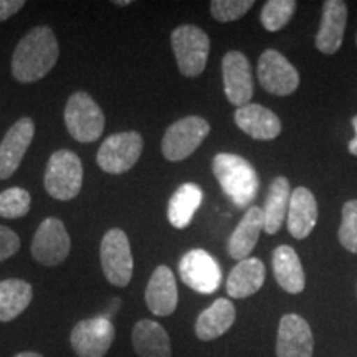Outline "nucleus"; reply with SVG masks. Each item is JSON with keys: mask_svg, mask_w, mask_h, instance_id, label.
Returning a JSON list of instances; mask_svg holds the SVG:
<instances>
[{"mask_svg": "<svg viewBox=\"0 0 357 357\" xmlns=\"http://www.w3.org/2000/svg\"><path fill=\"white\" fill-rule=\"evenodd\" d=\"M25 7L24 0H0V22H6Z\"/></svg>", "mask_w": 357, "mask_h": 357, "instance_id": "nucleus-33", "label": "nucleus"}, {"mask_svg": "<svg viewBox=\"0 0 357 357\" xmlns=\"http://www.w3.org/2000/svg\"><path fill=\"white\" fill-rule=\"evenodd\" d=\"M318 222V202L306 187H296L289 197L287 215L288 231L296 240H305L314 230Z\"/></svg>", "mask_w": 357, "mask_h": 357, "instance_id": "nucleus-19", "label": "nucleus"}, {"mask_svg": "<svg viewBox=\"0 0 357 357\" xmlns=\"http://www.w3.org/2000/svg\"><path fill=\"white\" fill-rule=\"evenodd\" d=\"M258 82L265 91L276 96L291 95L300 86V73L278 50H265L258 60Z\"/></svg>", "mask_w": 357, "mask_h": 357, "instance_id": "nucleus-12", "label": "nucleus"}, {"mask_svg": "<svg viewBox=\"0 0 357 357\" xmlns=\"http://www.w3.org/2000/svg\"><path fill=\"white\" fill-rule=\"evenodd\" d=\"M172 52L178 71L187 78H197L207 66L211 38L197 25H181L171 35Z\"/></svg>", "mask_w": 357, "mask_h": 357, "instance_id": "nucleus-3", "label": "nucleus"}, {"mask_svg": "<svg viewBox=\"0 0 357 357\" xmlns=\"http://www.w3.org/2000/svg\"><path fill=\"white\" fill-rule=\"evenodd\" d=\"M178 275L184 284L200 294L215 293L222 283L220 265L202 248L190 250L181 258Z\"/></svg>", "mask_w": 357, "mask_h": 357, "instance_id": "nucleus-11", "label": "nucleus"}, {"mask_svg": "<svg viewBox=\"0 0 357 357\" xmlns=\"http://www.w3.org/2000/svg\"><path fill=\"white\" fill-rule=\"evenodd\" d=\"M13 357H43L42 354H38V352H32V351H25V352H19L17 356Z\"/></svg>", "mask_w": 357, "mask_h": 357, "instance_id": "nucleus-35", "label": "nucleus"}, {"mask_svg": "<svg viewBox=\"0 0 357 357\" xmlns=\"http://www.w3.org/2000/svg\"><path fill=\"white\" fill-rule=\"evenodd\" d=\"M35 136L32 118H20L0 142V181L12 177L25 158Z\"/></svg>", "mask_w": 357, "mask_h": 357, "instance_id": "nucleus-14", "label": "nucleus"}, {"mask_svg": "<svg viewBox=\"0 0 357 357\" xmlns=\"http://www.w3.org/2000/svg\"><path fill=\"white\" fill-rule=\"evenodd\" d=\"M105 113L86 91H77L68 98L65 106V124L73 139L95 142L105 131Z\"/></svg>", "mask_w": 357, "mask_h": 357, "instance_id": "nucleus-5", "label": "nucleus"}, {"mask_svg": "<svg viewBox=\"0 0 357 357\" xmlns=\"http://www.w3.org/2000/svg\"><path fill=\"white\" fill-rule=\"evenodd\" d=\"M263 230V211L252 205L229 238V255L242 261L252 255Z\"/></svg>", "mask_w": 357, "mask_h": 357, "instance_id": "nucleus-22", "label": "nucleus"}, {"mask_svg": "<svg viewBox=\"0 0 357 357\" xmlns=\"http://www.w3.org/2000/svg\"><path fill=\"white\" fill-rule=\"evenodd\" d=\"M356 42H357V37H356Z\"/></svg>", "mask_w": 357, "mask_h": 357, "instance_id": "nucleus-37", "label": "nucleus"}, {"mask_svg": "<svg viewBox=\"0 0 357 357\" xmlns=\"http://www.w3.org/2000/svg\"><path fill=\"white\" fill-rule=\"evenodd\" d=\"M114 6H118V7H124V6H131V0H114Z\"/></svg>", "mask_w": 357, "mask_h": 357, "instance_id": "nucleus-36", "label": "nucleus"}, {"mask_svg": "<svg viewBox=\"0 0 357 357\" xmlns=\"http://www.w3.org/2000/svg\"><path fill=\"white\" fill-rule=\"evenodd\" d=\"M213 176L223 194L238 208H247L257 199L260 190V177L247 159L238 154L220 153L212 160Z\"/></svg>", "mask_w": 357, "mask_h": 357, "instance_id": "nucleus-2", "label": "nucleus"}, {"mask_svg": "<svg viewBox=\"0 0 357 357\" xmlns=\"http://www.w3.org/2000/svg\"><path fill=\"white\" fill-rule=\"evenodd\" d=\"M266 278L265 265L260 258H245L238 261L227 278V293L230 298L245 300L263 287Z\"/></svg>", "mask_w": 357, "mask_h": 357, "instance_id": "nucleus-20", "label": "nucleus"}, {"mask_svg": "<svg viewBox=\"0 0 357 357\" xmlns=\"http://www.w3.org/2000/svg\"><path fill=\"white\" fill-rule=\"evenodd\" d=\"M235 124L245 134L258 141H271L281 134V121L273 111L250 102L235 111Z\"/></svg>", "mask_w": 357, "mask_h": 357, "instance_id": "nucleus-18", "label": "nucleus"}, {"mask_svg": "<svg viewBox=\"0 0 357 357\" xmlns=\"http://www.w3.org/2000/svg\"><path fill=\"white\" fill-rule=\"evenodd\" d=\"M314 337L305 318L300 314H284L280 321L276 336V357H312Z\"/></svg>", "mask_w": 357, "mask_h": 357, "instance_id": "nucleus-15", "label": "nucleus"}, {"mask_svg": "<svg viewBox=\"0 0 357 357\" xmlns=\"http://www.w3.org/2000/svg\"><path fill=\"white\" fill-rule=\"evenodd\" d=\"M32 257L43 266H56L70 255L71 240L60 218L48 217L40 223L32 240Z\"/></svg>", "mask_w": 357, "mask_h": 357, "instance_id": "nucleus-10", "label": "nucleus"}, {"mask_svg": "<svg viewBox=\"0 0 357 357\" xmlns=\"http://www.w3.org/2000/svg\"><path fill=\"white\" fill-rule=\"evenodd\" d=\"M202 199L204 192L194 182H185V184H182L174 192L167 207L169 223H171L174 229L182 230L189 227L195 212L199 211L200 204H202Z\"/></svg>", "mask_w": 357, "mask_h": 357, "instance_id": "nucleus-26", "label": "nucleus"}, {"mask_svg": "<svg viewBox=\"0 0 357 357\" xmlns=\"http://www.w3.org/2000/svg\"><path fill=\"white\" fill-rule=\"evenodd\" d=\"M223 91L236 108L250 105L253 98V77L248 58L242 52L231 50L222 60Z\"/></svg>", "mask_w": 357, "mask_h": 357, "instance_id": "nucleus-13", "label": "nucleus"}, {"mask_svg": "<svg viewBox=\"0 0 357 357\" xmlns=\"http://www.w3.org/2000/svg\"><path fill=\"white\" fill-rule=\"evenodd\" d=\"M298 3L294 0H268L261 8V25L268 32H278L291 20Z\"/></svg>", "mask_w": 357, "mask_h": 357, "instance_id": "nucleus-28", "label": "nucleus"}, {"mask_svg": "<svg viewBox=\"0 0 357 357\" xmlns=\"http://www.w3.org/2000/svg\"><path fill=\"white\" fill-rule=\"evenodd\" d=\"M20 250V238L12 229L0 225V261L12 258Z\"/></svg>", "mask_w": 357, "mask_h": 357, "instance_id": "nucleus-32", "label": "nucleus"}, {"mask_svg": "<svg viewBox=\"0 0 357 357\" xmlns=\"http://www.w3.org/2000/svg\"><path fill=\"white\" fill-rule=\"evenodd\" d=\"M339 242L347 252L357 255V200H349L342 205V220L339 227Z\"/></svg>", "mask_w": 357, "mask_h": 357, "instance_id": "nucleus-30", "label": "nucleus"}, {"mask_svg": "<svg viewBox=\"0 0 357 357\" xmlns=\"http://www.w3.org/2000/svg\"><path fill=\"white\" fill-rule=\"evenodd\" d=\"M255 6L253 0H213L211 3L212 17L222 24L238 20Z\"/></svg>", "mask_w": 357, "mask_h": 357, "instance_id": "nucleus-31", "label": "nucleus"}, {"mask_svg": "<svg viewBox=\"0 0 357 357\" xmlns=\"http://www.w3.org/2000/svg\"><path fill=\"white\" fill-rule=\"evenodd\" d=\"M100 261L102 273L111 284L128 287L132 278L134 260L126 231L121 229L106 231L100 245Z\"/></svg>", "mask_w": 357, "mask_h": 357, "instance_id": "nucleus-6", "label": "nucleus"}, {"mask_svg": "<svg viewBox=\"0 0 357 357\" xmlns=\"http://www.w3.org/2000/svg\"><path fill=\"white\" fill-rule=\"evenodd\" d=\"M45 190L56 200H71L83 185V164L73 151L60 149L48 159L43 178Z\"/></svg>", "mask_w": 357, "mask_h": 357, "instance_id": "nucleus-4", "label": "nucleus"}, {"mask_svg": "<svg viewBox=\"0 0 357 357\" xmlns=\"http://www.w3.org/2000/svg\"><path fill=\"white\" fill-rule=\"evenodd\" d=\"M211 134V124L200 116H187L176 121L164 132L160 151L171 162L190 158Z\"/></svg>", "mask_w": 357, "mask_h": 357, "instance_id": "nucleus-7", "label": "nucleus"}, {"mask_svg": "<svg viewBox=\"0 0 357 357\" xmlns=\"http://www.w3.org/2000/svg\"><path fill=\"white\" fill-rule=\"evenodd\" d=\"M33 298V288L29 281L10 278L0 281V321L19 318L26 307L30 306Z\"/></svg>", "mask_w": 357, "mask_h": 357, "instance_id": "nucleus-27", "label": "nucleus"}, {"mask_svg": "<svg viewBox=\"0 0 357 357\" xmlns=\"http://www.w3.org/2000/svg\"><path fill=\"white\" fill-rule=\"evenodd\" d=\"M347 22V3L342 0H326L323 3V17L318 33L316 47L321 53L333 55L341 48L344 40Z\"/></svg>", "mask_w": 357, "mask_h": 357, "instance_id": "nucleus-16", "label": "nucleus"}, {"mask_svg": "<svg viewBox=\"0 0 357 357\" xmlns=\"http://www.w3.org/2000/svg\"><path fill=\"white\" fill-rule=\"evenodd\" d=\"M289 197H291V189H289L288 178L283 176L276 177L268 189L265 208H261L263 230L268 235L278 234L283 227L284 218L288 215Z\"/></svg>", "mask_w": 357, "mask_h": 357, "instance_id": "nucleus-25", "label": "nucleus"}, {"mask_svg": "<svg viewBox=\"0 0 357 357\" xmlns=\"http://www.w3.org/2000/svg\"><path fill=\"white\" fill-rule=\"evenodd\" d=\"M60 55V45L47 25L35 26L15 47L12 75L19 83H35L50 73Z\"/></svg>", "mask_w": 357, "mask_h": 357, "instance_id": "nucleus-1", "label": "nucleus"}, {"mask_svg": "<svg viewBox=\"0 0 357 357\" xmlns=\"http://www.w3.org/2000/svg\"><path fill=\"white\" fill-rule=\"evenodd\" d=\"M236 310L234 303L218 298L207 310H204L195 321V334L200 341H213L223 336L234 326Z\"/></svg>", "mask_w": 357, "mask_h": 357, "instance_id": "nucleus-21", "label": "nucleus"}, {"mask_svg": "<svg viewBox=\"0 0 357 357\" xmlns=\"http://www.w3.org/2000/svg\"><path fill=\"white\" fill-rule=\"evenodd\" d=\"M146 305L155 316H169L176 311L178 291L176 276L166 265H159L151 275L146 288Z\"/></svg>", "mask_w": 357, "mask_h": 357, "instance_id": "nucleus-17", "label": "nucleus"}, {"mask_svg": "<svg viewBox=\"0 0 357 357\" xmlns=\"http://www.w3.org/2000/svg\"><path fill=\"white\" fill-rule=\"evenodd\" d=\"M144 141L136 131L111 134L102 142L96 154V162L101 171L108 174H124L136 166L141 158Z\"/></svg>", "mask_w": 357, "mask_h": 357, "instance_id": "nucleus-8", "label": "nucleus"}, {"mask_svg": "<svg viewBox=\"0 0 357 357\" xmlns=\"http://www.w3.org/2000/svg\"><path fill=\"white\" fill-rule=\"evenodd\" d=\"M132 346L139 357H172L167 331L151 319H141L134 326Z\"/></svg>", "mask_w": 357, "mask_h": 357, "instance_id": "nucleus-23", "label": "nucleus"}, {"mask_svg": "<svg viewBox=\"0 0 357 357\" xmlns=\"http://www.w3.org/2000/svg\"><path fill=\"white\" fill-rule=\"evenodd\" d=\"M352 126H354L356 137H354V139H351L349 146H347V149H349V153L352 155H357V116H354V118H352Z\"/></svg>", "mask_w": 357, "mask_h": 357, "instance_id": "nucleus-34", "label": "nucleus"}, {"mask_svg": "<svg viewBox=\"0 0 357 357\" xmlns=\"http://www.w3.org/2000/svg\"><path fill=\"white\" fill-rule=\"evenodd\" d=\"M30 204H32V197L25 189H20V187L6 189L0 192V217L8 218V220L25 217L30 212Z\"/></svg>", "mask_w": 357, "mask_h": 357, "instance_id": "nucleus-29", "label": "nucleus"}, {"mask_svg": "<svg viewBox=\"0 0 357 357\" xmlns=\"http://www.w3.org/2000/svg\"><path fill=\"white\" fill-rule=\"evenodd\" d=\"M273 273L280 287L289 294H300L306 287L300 257L288 245H280L273 250Z\"/></svg>", "mask_w": 357, "mask_h": 357, "instance_id": "nucleus-24", "label": "nucleus"}, {"mask_svg": "<svg viewBox=\"0 0 357 357\" xmlns=\"http://www.w3.org/2000/svg\"><path fill=\"white\" fill-rule=\"evenodd\" d=\"M116 329L109 318L96 316L79 321L71 329L70 342L78 357H105L113 346Z\"/></svg>", "mask_w": 357, "mask_h": 357, "instance_id": "nucleus-9", "label": "nucleus"}]
</instances>
